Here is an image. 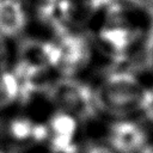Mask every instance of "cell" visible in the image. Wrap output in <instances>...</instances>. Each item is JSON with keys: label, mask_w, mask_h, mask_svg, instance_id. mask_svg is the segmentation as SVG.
<instances>
[{"label": "cell", "mask_w": 153, "mask_h": 153, "mask_svg": "<svg viewBox=\"0 0 153 153\" xmlns=\"http://www.w3.org/2000/svg\"><path fill=\"white\" fill-rule=\"evenodd\" d=\"M147 88L136 73L120 67L110 68L93 87L98 111L116 120L141 114Z\"/></svg>", "instance_id": "obj_1"}, {"label": "cell", "mask_w": 153, "mask_h": 153, "mask_svg": "<svg viewBox=\"0 0 153 153\" xmlns=\"http://www.w3.org/2000/svg\"><path fill=\"white\" fill-rule=\"evenodd\" d=\"M56 109L81 122H90L98 115L93 87L75 76L59 75L45 92Z\"/></svg>", "instance_id": "obj_2"}, {"label": "cell", "mask_w": 153, "mask_h": 153, "mask_svg": "<svg viewBox=\"0 0 153 153\" xmlns=\"http://www.w3.org/2000/svg\"><path fill=\"white\" fill-rule=\"evenodd\" d=\"M54 36L60 54L57 66L60 75L75 76L91 65L96 47L87 33L80 30L66 29Z\"/></svg>", "instance_id": "obj_3"}, {"label": "cell", "mask_w": 153, "mask_h": 153, "mask_svg": "<svg viewBox=\"0 0 153 153\" xmlns=\"http://www.w3.org/2000/svg\"><path fill=\"white\" fill-rule=\"evenodd\" d=\"M0 141L16 147L42 143L47 141V126L25 115L0 118Z\"/></svg>", "instance_id": "obj_4"}, {"label": "cell", "mask_w": 153, "mask_h": 153, "mask_svg": "<svg viewBox=\"0 0 153 153\" xmlns=\"http://www.w3.org/2000/svg\"><path fill=\"white\" fill-rule=\"evenodd\" d=\"M148 143L146 128L136 121L115 120L106 129V145L115 153H141Z\"/></svg>", "instance_id": "obj_5"}, {"label": "cell", "mask_w": 153, "mask_h": 153, "mask_svg": "<svg viewBox=\"0 0 153 153\" xmlns=\"http://www.w3.org/2000/svg\"><path fill=\"white\" fill-rule=\"evenodd\" d=\"M59 60V48L54 39L24 37L18 43L14 63L57 72Z\"/></svg>", "instance_id": "obj_6"}, {"label": "cell", "mask_w": 153, "mask_h": 153, "mask_svg": "<svg viewBox=\"0 0 153 153\" xmlns=\"http://www.w3.org/2000/svg\"><path fill=\"white\" fill-rule=\"evenodd\" d=\"M79 121L74 117L55 111L47 121V145L53 153H78Z\"/></svg>", "instance_id": "obj_7"}, {"label": "cell", "mask_w": 153, "mask_h": 153, "mask_svg": "<svg viewBox=\"0 0 153 153\" xmlns=\"http://www.w3.org/2000/svg\"><path fill=\"white\" fill-rule=\"evenodd\" d=\"M29 12L23 0H0V36L17 39L23 36L29 25Z\"/></svg>", "instance_id": "obj_8"}, {"label": "cell", "mask_w": 153, "mask_h": 153, "mask_svg": "<svg viewBox=\"0 0 153 153\" xmlns=\"http://www.w3.org/2000/svg\"><path fill=\"white\" fill-rule=\"evenodd\" d=\"M17 104H22V90L14 72L10 67L0 72V114Z\"/></svg>", "instance_id": "obj_9"}, {"label": "cell", "mask_w": 153, "mask_h": 153, "mask_svg": "<svg viewBox=\"0 0 153 153\" xmlns=\"http://www.w3.org/2000/svg\"><path fill=\"white\" fill-rule=\"evenodd\" d=\"M11 48L8 41L0 36V72L11 67Z\"/></svg>", "instance_id": "obj_10"}, {"label": "cell", "mask_w": 153, "mask_h": 153, "mask_svg": "<svg viewBox=\"0 0 153 153\" xmlns=\"http://www.w3.org/2000/svg\"><path fill=\"white\" fill-rule=\"evenodd\" d=\"M141 115L151 124H153V86L147 88V93H146V98H145V102L142 105Z\"/></svg>", "instance_id": "obj_11"}, {"label": "cell", "mask_w": 153, "mask_h": 153, "mask_svg": "<svg viewBox=\"0 0 153 153\" xmlns=\"http://www.w3.org/2000/svg\"><path fill=\"white\" fill-rule=\"evenodd\" d=\"M78 153H115L106 143L100 142H88L84 147L79 148Z\"/></svg>", "instance_id": "obj_12"}, {"label": "cell", "mask_w": 153, "mask_h": 153, "mask_svg": "<svg viewBox=\"0 0 153 153\" xmlns=\"http://www.w3.org/2000/svg\"><path fill=\"white\" fill-rule=\"evenodd\" d=\"M133 6L153 14V0H126Z\"/></svg>", "instance_id": "obj_13"}, {"label": "cell", "mask_w": 153, "mask_h": 153, "mask_svg": "<svg viewBox=\"0 0 153 153\" xmlns=\"http://www.w3.org/2000/svg\"><path fill=\"white\" fill-rule=\"evenodd\" d=\"M141 153H153V143H148L147 147Z\"/></svg>", "instance_id": "obj_14"}, {"label": "cell", "mask_w": 153, "mask_h": 153, "mask_svg": "<svg viewBox=\"0 0 153 153\" xmlns=\"http://www.w3.org/2000/svg\"><path fill=\"white\" fill-rule=\"evenodd\" d=\"M32 1H35V2L37 4V6H38V5H44V4H49V2H53L54 0H32Z\"/></svg>", "instance_id": "obj_15"}, {"label": "cell", "mask_w": 153, "mask_h": 153, "mask_svg": "<svg viewBox=\"0 0 153 153\" xmlns=\"http://www.w3.org/2000/svg\"><path fill=\"white\" fill-rule=\"evenodd\" d=\"M0 153H16V152L14 151H11V149H6V148H4L0 145Z\"/></svg>", "instance_id": "obj_16"}, {"label": "cell", "mask_w": 153, "mask_h": 153, "mask_svg": "<svg viewBox=\"0 0 153 153\" xmlns=\"http://www.w3.org/2000/svg\"><path fill=\"white\" fill-rule=\"evenodd\" d=\"M152 69H153V55H152Z\"/></svg>", "instance_id": "obj_17"}]
</instances>
